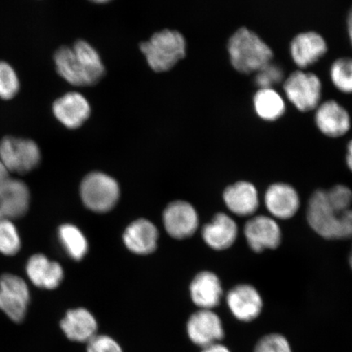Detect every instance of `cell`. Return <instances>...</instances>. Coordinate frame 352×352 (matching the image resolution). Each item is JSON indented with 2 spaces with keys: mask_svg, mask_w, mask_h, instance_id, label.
<instances>
[{
  "mask_svg": "<svg viewBox=\"0 0 352 352\" xmlns=\"http://www.w3.org/2000/svg\"><path fill=\"white\" fill-rule=\"evenodd\" d=\"M54 60L59 76L74 86H94L105 72L98 51L85 41H77L73 47L59 48Z\"/></svg>",
  "mask_w": 352,
  "mask_h": 352,
  "instance_id": "cell-1",
  "label": "cell"
},
{
  "mask_svg": "<svg viewBox=\"0 0 352 352\" xmlns=\"http://www.w3.org/2000/svg\"><path fill=\"white\" fill-rule=\"evenodd\" d=\"M307 219L311 230L324 239H352V209L343 213L334 210L323 189H318L311 196Z\"/></svg>",
  "mask_w": 352,
  "mask_h": 352,
  "instance_id": "cell-2",
  "label": "cell"
},
{
  "mask_svg": "<svg viewBox=\"0 0 352 352\" xmlns=\"http://www.w3.org/2000/svg\"><path fill=\"white\" fill-rule=\"evenodd\" d=\"M228 50L233 67L241 74L256 73L274 58L270 46L256 33L245 28L232 35Z\"/></svg>",
  "mask_w": 352,
  "mask_h": 352,
  "instance_id": "cell-3",
  "label": "cell"
},
{
  "mask_svg": "<svg viewBox=\"0 0 352 352\" xmlns=\"http://www.w3.org/2000/svg\"><path fill=\"white\" fill-rule=\"evenodd\" d=\"M140 50L154 72H166L186 56V42L179 32L164 30L140 44Z\"/></svg>",
  "mask_w": 352,
  "mask_h": 352,
  "instance_id": "cell-4",
  "label": "cell"
},
{
  "mask_svg": "<svg viewBox=\"0 0 352 352\" xmlns=\"http://www.w3.org/2000/svg\"><path fill=\"white\" fill-rule=\"evenodd\" d=\"M41 161V148L32 140L6 136L0 142V162L10 173L28 174Z\"/></svg>",
  "mask_w": 352,
  "mask_h": 352,
  "instance_id": "cell-5",
  "label": "cell"
},
{
  "mask_svg": "<svg viewBox=\"0 0 352 352\" xmlns=\"http://www.w3.org/2000/svg\"><path fill=\"white\" fill-rule=\"evenodd\" d=\"M81 197L87 208L96 212H107L117 204L120 187L116 180L107 175L91 173L82 180Z\"/></svg>",
  "mask_w": 352,
  "mask_h": 352,
  "instance_id": "cell-6",
  "label": "cell"
},
{
  "mask_svg": "<svg viewBox=\"0 0 352 352\" xmlns=\"http://www.w3.org/2000/svg\"><path fill=\"white\" fill-rule=\"evenodd\" d=\"M283 87L286 98L299 111L309 112L318 107L322 85L315 74L298 70L285 79Z\"/></svg>",
  "mask_w": 352,
  "mask_h": 352,
  "instance_id": "cell-7",
  "label": "cell"
},
{
  "mask_svg": "<svg viewBox=\"0 0 352 352\" xmlns=\"http://www.w3.org/2000/svg\"><path fill=\"white\" fill-rule=\"evenodd\" d=\"M30 302L29 286L23 278L12 274L0 276V310L13 322L25 320Z\"/></svg>",
  "mask_w": 352,
  "mask_h": 352,
  "instance_id": "cell-8",
  "label": "cell"
},
{
  "mask_svg": "<svg viewBox=\"0 0 352 352\" xmlns=\"http://www.w3.org/2000/svg\"><path fill=\"white\" fill-rule=\"evenodd\" d=\"M186 333L189 340L201 349L221 342L226 336L221 318L210 309H199L189 316Z\"/></svg>",
  "mask_w": 352,
  "mask_h": 352,
  "instance_id": "cell-9",
  "label": "cell"
},
{
  "mask_svg": "<svg viewBox=\"0 0 352 352\" xmlns=\"http://www.w3.org/2000/svg\"><path fill=\"white\" fill-rule=\"evenodd\" d=\"M244 235L250 249L256 253L279 248L283 233L274 218L257 215L249 219L244 227Z\"/></svg>",
  "mask_w": 352,
  "mask_h": 352,
  "instance_id": "cell-10",
  "label": "cell"
},
{
  "mask_svg": "<svg viewBox=\"0 0 352 352\" xmlns=\"http://www.w3.org/2000/svg\"><path fill=\"white\" fill-rule=\"evenodd\" d=\"M228 309L234 318L241 322H252L262 314L263 300L261 293L249 284L234 286L227 294Z\"/></svg>",
  "mask_w": 352,
  "mask_h": 352,
  "instance_id": "cell-11",
  "label": "cell"
},
{
  "mask_svg": "<svg viewBox=\"0 0 352 352\" xmlns=\"http://www.w3.org/2000/svg\"><path fill=\"white\" fill-rule=\"evenodd\" d=\"M30 204V189L24 182L10 177L0 183V219L23 217Z\"/></svg>",
  "mask_w": 352,
  "mask_h": 352,
  "instance_id": "cell-12",
  "label": "cell"
},
{
  "mask_svg": "<svg viewBox=\"0 0 352 352\" xmlns=\"http://www.w3.org/2000/svg\"><path fill=\"white\" fill-rule=\"evenodd\" d=\"M264 204L271 217L289 219L300 208V197L296 188L285 183L272 184L264 195Z\"/></svg>",
  "mask_w": 352,
  "mask_h": 352,
  "instance_id": "cell-13",
  "label": "cell"
},
{
  "mask_svg": "<svg viewBox=\"0 0 352 352\" xmlns=\"http://www.w3.org/2000/svg\"><path fill=\"white\" fill-rule=\"evenodd\" d=\"M164 220L167 232L177 239H187L193 235L199 223L195 209L183 201H174L167 206Z\"/></svg>",
  "mask_w": 352,
  "mask_h": 352,
  "instance_id": "cell-14",
  "label": "cell"
},
{
  "mask_svg": "<svg viewBox=\"0 0 352 352\" xmlns=\"http://www.w3.org/2000/svg\"><path fill=\"white\" fill-rule=\"evenodd\" d=\"M60 327L69 340L87 343L98 334V321L89 310L77 307L66 312Z\"/></svg>",
  "mask_w": 352,
  "mask_h": 352,
  "instance_id": "cell-15",
  "label": "cell"
},
{
  "mask_svg": "<svg viewBox=\"0 0 352 352\" xmlns=\"http://www.w3.org/2000/svg\"><path fill=\"white\" fill-rule=\"evenodd\" d=\"M54 116L69 129H76L90 117L91 107L87 100L78 92H68L52 105Z\"/></svg>",
  "mask_w": 352,
  "mask_h": 352,
  "instance_id": "cell-16",
  "label": "cell"
},
{
  "mask_svg": "<svg viewBox=\"0 0 352 352\" xmlns=\"http://www.w3.org/2000/svg\"><path fill=\"white\" fill-rule=\"evenodd\" d=\"M28 279L37 288L54 289L59 287L64 278V271L59 263L52 261L46 255L35 254L25 265Z\"/></svg>",
  "mask_w": 352,
  "mask_h": 352,
  "instance_id": "cell-17",
  "label": "cell"
},
{
  "mask_svg": "<svg viewBox=\"0 0 352 352\" xmlns=\"http://www.w3.org/2000/svg\"><path fill=\"white\" fill-rule=\"evenodd\" d=\"M290 55L300 69H306L318 63L327 54L328 47L318 33L309 32L298 34L290 43Z\"/></svg>",
  "mask_w": 352,
  "mask_h": 352,
  "instance_id": "cell-18",
  "label": "cell"
},
{
  "mask_svg": "<svg viewBox=\"0 0 352 352\" xmlns=\"http://www.w3.org/2000/svg\"><path fill=\"white\" fill-rule=\"evenodd\" d=\"M315 121L318 129L330 138H342L351 129L349 112L334 100L325 101L318 105Z\"/></svg>",
  "mask_w": 352,
  "mask_h": 352,
  "instance_id": "cell-19",
  "label": "cell"
},
{
  "mask_svg": "<svg viewBox=\"0 0 352 352\" xmlns=\"http://www.w3.org/2000/svg\"><path fill=\"white\" fill-rule=\"evenodd\" d=\"M223 201L232 213L241 217H252L259 206L257 188L248 182L228 186L223 192Z\"/></svg>",
  "mask_w": 352,
  "mask_h": 352,
  "instance_id": "cell-20",
  "label": "cell"
},
{
  "mask_svg": "<svg viewBox=\"0 0 352 352\" xmlns=\"http://www.w3.org/2000/svg\"><path fill=\"white\" fill-rule=\"evenodd\" d=\"M223 294L221 281L214 272H200L190 285L192 301L199 309L214 310L221 302Z\"/></svg>",
  "mask_w": 352,
  "mask_h": 352,
  "instance_id": "cell-21",
  "label": "cell"
},
{
  "mask_svg": "<svg viewBox=\"0 0 352 352\" xmlns=\"http://www.w3.org/2000/svg\"><path fill=\"white\" fill-rule=\"evenodd\" d=\"M239 236V227L230 215L215 214L212 221L206 224L202 230V237L210 248L223 250L230 248Z\"/></svg>",
  "mask_w": 352,
  "mask_h": 352,
  "instance_id": "cell-22",
  "label": "cell"
},
{
  "mask_svg": "<svg viewBox=\"0 0 352 352\" xmlns=\"http://www.w3.org/2000/svg\"><path fill=\"white\" fill-rule=\"evenodd\" d=\"M158 231L147 219H138L130 224L123 235V240L131 252L138 254H151L156 250Z\"/></svg>",
  "mask_w": 352,
  "mask_h": 352,
  "instance_id": "cell-23",
  "label": "cell"
},
{
  "mask_svg": "<svg viewBox=\"0 0 352 352\" xmlns=\"http://www.w3.org/2000/svg\"><path fill=\"white\" fill-rule=\"evenodd\" d=\"M253 100L255 113L263 120L276 121L283 117L285 112V100L272 88L258 89Z\"/></svg>",
  "mask_w": 352,
  "mask_h": 352,
  "instance_id": "cell-24",
  "label": "cell"
},
{
  "mask_svg": "<svg viewBox=\"0 0 352 352\" xmlns=\"http://www.w3.org/2000/svg\"><path fill=\"white\" fill-rule=\"evenodd\" d=\"M58 236L65 252L74 261H80L87 254L88 245L85 235L73 224H63L59 228Z\"/></svg>",
  "mask_w": 352,
  "mask_h": 352,
  "instance_id": "cell-25",
  "label": "cell"
},
{
  "mask_svg": "<svg viewBox=\"0 0 352 352\" xmlns=\"http://www.w3.org/2000/svg\"><path fill=\"white\" fill-rule=\"evenodd\" d=\"M21 249V235L13 220L0 219V254L14 256Z\"/></svg>",
  "mask_w": 352,
  "mask_h": 352,
  "instance_id": "cell-26",
  "label": "cell"
},
{
  "mask_svg": "<svg viewBox=\"0 0 352 352\" xmlns=\"http://www.w3.org/2000/svg\"><path fill=\"white\" fill-rule=\"evenodd\" d=\"M330 78L338 90L343 94H352V58H338L330 68Z\"/></svg>",
  "mask_w": 352,
  "mask_h": 352,
  "instance_id": "cell-27",
  "label": "cell"
},
{
  "mask_svg": "<svg viewBox=\"0 0 352 352\" xmlns=\"http://www.w3.org/2000/svg\"><path fill=\"white\" fill-rule=\"evenodd\" d=\"M19 78L15 69L6 61H0V98L11 100L19 94Z\"/></svg>",
  "mask_w": 352,
  "mask_h": 352,
  "instance_id": "cell-28",
  "label": "cell"
},
{
  "mask_svg": "<svg viewBox=\"0 0 352 352\" xmlns=\"http://www.w3.org/2000/svg\"><path fill=\"white\" fill-rule=\"evenodd\" d=\"M285 77L284 70L280 65L268 63L255 73L254 83L259 89L272 88L280 85Z\"/></svg>",
  "mask_w": 352,
  "mask_h": 352,
  "instance_id": "cell-29",
  "label": "cell"
},
{
  "mask_svg": "<svg viewBox=\"0 0 352 352\" xmlns=\"http://www.w3.org/2000/svg\"><path fill=\"white\" fill-rule=\"evenodd\" d=\"M325 195L330 206L338 212L343 213L351 209L352 190L344 184H337L325 190Z\"/></svg>",
  "mask_w": 352,
  "mask_h": 352,
  "instance_id": "cell-30",
  "label": "cell"
},
{
  "mask_svg": "<svg viewBox=\"0 0 352 352\" xmlns=\"http://www.w3.org/2000/svg\"><path fill=\"white\" fill-rule=\"evenodd\" d=\"M254 352H293L292 346L283 334L271 333L259 338Z\"/></svg>",
  "mask_w": 352,
  "mask_h": 352,
  "instance_id": "cell-31",
  "label": "cell"
},
{
  "mask_svg": "<svg viewBox=\"0 0 352 352\" xmlns=\"http://www.w3.org/2000/svg\"><path fill=\"white\" fill-rule=\"evenodd\" d=\"M87 352H123V349L116 338L98 333L87 343Z\"/></svg>",
  "mask_w": 352,
  "mask_h": 352,
  "instance_id": "cell-32",
  "label": "cell"
},
{
  "mask_svg": "<svg viewBox=\"0 0 352 352\" xmlns=\"http://www.w3.org/2000/svg\"><path fill=\"white\" fill-rule=\"evenodd\" d=\"M201 352H232L230 349L226 345L222 344V342L214 343V344L201 349Z\"/></svg>",
  "mask_w": 352,
  "mask_h": 352,
  "instance_id": "cell-33",
  "label": "cell"
},
{
  "mask_svg": "<svg viewBox=\"0 0 352 352\" xmlns=\"http://www.w3.org/2000/svg\"><path fill=\"white\" fill-rule=\"evenodd\" d=\"M346 165L352 173V140L347 145V153L346 157Z\"/></svg>",
  "mask_w": 352,
  "mask_h": 352,
  "instance_id": "cell-34",
  "label": "cell"
},
{
  "mask_svg": "<svg viewBox=\"0 0 352 352\" xmlns=\"http://www.w3.org/2000/svg\"><path fill=\"white\" fill-rule=\"evenodd\" d=\"M347 32H349V36L352 46V7L347 16Z\"/></svg>",
  "mask_w": 352,
  "mask_h": 352,
  "instance_id": "cell-35",
  "label": "cell"
},
{
  "mask_svg": "<svg viewBox=\"0 0 352 352\" xmlns=\"http://www.w3.org/2000/svg\"><path fill=\"white\" fill-rule=\"evenodd\" d=\"M90 1L96 3H105L111 1V0H90Z\"/></svg>",
  "mask_w": 352,
  "mask_h": 352,
  "instance_id": "cell-36",
  "label": "cell"
},
{
  "mask_svg": "<svg viewBox=\"0 0 352 352\" xmlns=\"http://www.w3.org/2000/svg\"><path fill=\"white\" fill-rule=\"evenodd\" d=\"M349 261V265H350V267L351 268V270H352V252L350 254Z\"/></svg>",
  "mask_w": 352,
  "mask_h": 352,
  "instance_id": "cell-37",
  "label": "cell"
}]
</instances>
